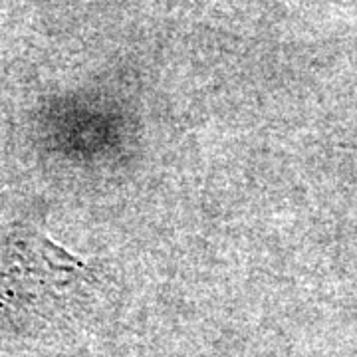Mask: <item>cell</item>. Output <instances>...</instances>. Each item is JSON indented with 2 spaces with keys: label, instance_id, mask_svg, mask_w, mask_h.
<instances>
[{
  "label": "cell",
  "instance_id": "obj_1",
  "mask_svg": "<svg viewBox=\"0 0 357 357\" xmlns=\"http://www.w3.org/2000/svg\"><path fill=\"white\" fill-rule=\"evenodd\" d=\"M88 268L28 222L0 227V316L22 314L72 292Z\"/></svg>",
  "mask_w": 357,
  "mask_h": 357
}]
</instances>
